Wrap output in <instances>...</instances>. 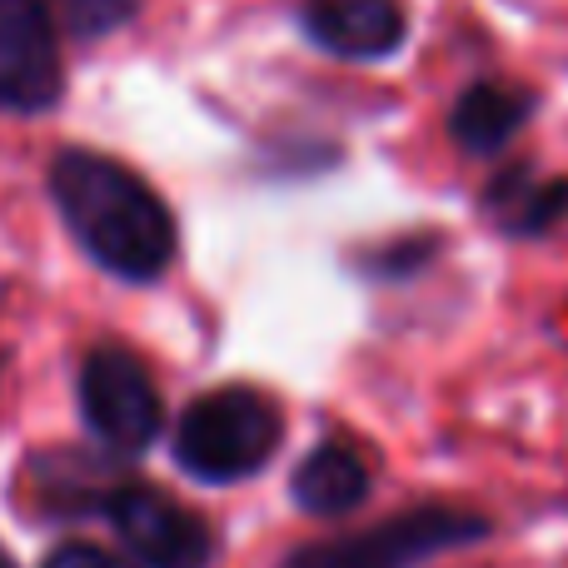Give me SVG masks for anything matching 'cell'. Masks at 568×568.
<instances>
[{
  "mask_svg": "<svg viewBox=\"0 0 568 568\" xmlns=\"http://www.w3.org/2000/svg\"><path fill=\"white\" fill-rule=\"evenodd\" d=\"M50 200L90 265L125 284H155L180 250V230L155 185L100 150H60Z\"/></svg>",
  "mask_w": 568,
  "mask_h": 568,
  "instance_id": "obj_1",
  "label": "cell"
},
{
  "mask_svg": "<svg viewBox=\"0 0 568 568\" xmlns=\"http://www.w3.org/2000/svg\"><path fill=\"white\" fill-rule=\"evenodd\" d=\"M284 444V409L255 384H220L180 409L170 454L195 484L230 489L270 469Z\"/></svg>",
  "mask_w": 568,
  "mask_h": 568,
  "instance_id": "obj_2",
  "label": "cell"
},
{
  "mask_svg": "<svg viewBox=\"0 0 568 568\" xmlns=\"http://www.w3.org/2000/svg\"><path fill=\"white\" fill-rule=\"evenodd\" d=\"M494 534L479 509L459 504H414L389 519L334 539H310L284 554V568H419L449 549H469Z\"/></svg>",
  "mask_w": 568,
  "mask_h": 568,
  "instance_id": "obj_3",
  "label": "cell"
},
{
  "mask_svg": "<svg viewBox=\"0 0 568 568\" xmlns=\"http://www.w3.org/2000/svg\"><path fill=\"white\" fill-rule=\"evenodd\" d=\"M75 399H80L85 434L100 444V454H110L120 464L150 454L155 439L165 434L160 384L145 369V359L135 349H125V344H95L80 359Z\"/></svg>",
  "mask_w": 568,
  "mask_h": 568,
  "instance_id": "obj_4",
  "label": "cell"
},
{
  "mask_svg": "<svg viewBox=\"0 0 568 568\" xmlns=\"http://www.w3.org/2000/svg\"><path fill=\"white\" fill-rule=\"evenodd\" d=\"M100 519L115 529L135 568H210L215 564V529L200 509L180 504L160 484L135 474L115 484L100 504Z\"/></svg>",
  "mask_w": 568,
  "mask_h": 568,
  "instance_id": "obj_5",
  "label": "cell"
},
{
  "mask_svg": "<svg viewBox=\"0 0 568 568\" xmlns=\"http://www.w3.org/2000/svg\"><path fill=\"white\" fill-rule=\"evenodd\" d=\"M65 95L60 30L40 0H0V110L45 115Z\"/></svg>",
  "mask_w": 568,
  "mask_h": 568,
  "instance_id": "obj_6",
  "label": "cell"
},
{
  "mask_svg": "<svg viewBox=\"0 0 568 568\" xmlns=\"http://www.w3.org/2000/svg\"><path fill=\"white\" fill-rule=\"evenodd\" d=\"M125 479L120 459L90 449H30L20 469L16 504L36 524H80L100 519V504Z\"/></svg>",
  "mask_w": 568,
  "mask_h": 568,
  "instance_id": "obj_7",
  "label": "cell"
},
{
  "mask_svg": "<svg viewBox=\"0 0 568 568\" xmlns=\"http://www.w3.org/2000/svg\"><path fill=\"white\" fill-rule=\"evenodd\" d=\"M300 30L314 50L354 65H374L404 50L409 10L399 0H304Z\"/></svg>",
  "mask_w": 568,
  "mask_h": 568,
  "instance_id": "obj_8",
  "label": "cell"
},
{
  "mask_svg": "<svg viewBox=\"0 0 568 568\" xmlns=\"http://www.w3.org/2000/svg\"><path fill=\"white\" fill-rule=\"evenodd\" d=\"M534 90L509 80H474L449 105V140L474 160H494L519 140V130L534 120Z\"/></svg>",
  "mask_w": 568,
  "mask_h": 568,
  "instance_id": "obj_9",
  "label": "cell"
},
{
  "mask_svg": "<svg viewBox=\"0 0 568 568\" xmlns=\"http://www.w3.org/2000/svg\"><path fill=\"white\" fill-rule=\"evenodd\" d=\"M369 459L344 439H324L294 464L290 474V499L310 519H344L369 499Z\"/></svg>",
  "mask_w": 568,
  "mask_h": 568,
  "instance_id": "obj_10",
  "label": "cell"
},
{
  "mask_svg": "<svg viewBox=\"0 0 568 568\" xmlns=\"http://www.w3.org/2000/svg\"><path fill=\"white\" fill-rule=\"evenodd\" d=\"M479 210L489 225H499L514 240L549 235L554 225L568 220V175H539L534 165H504L484 185Z\"/></svg>",
  "mask_w": 568,
  "mask_h": 568,
  "instance_id": "obj_11",
  "label": "cell"
},
{
  "mask_svg": "<svg viewBox=\"0 0 568 568\" xmlns=\"http://www.w3.org/2000/svg\"><path fill=\"white\" fill-rule=\"evenodd\" d=\"M50 26L70 40H105L120 26H130L140 0H40Z\"/></svg>",
  "mask_w": 568,
  "mask_h": 568,
  "instance_id": "obj_12",
  "label": "cell"
},
{
  "mask_svg": "<svg viewBox=\"0 0 568 568\" xmlns=\"http://www.w3.org/2000/svg\"><path fill=\"white\" fill-rule=\"evenodd\" d=\"M434 255H439V235H434V230H424L419 240H399V245H389V250H374V255H369V275L404 280V275H414V270L429 265Z\"/></svg>",
  "mask_w": 568,
  "mask_h": 568,
  "instance_id": "obj_13",
  "label": "cell"
},
{
  "mask_svg": "<svg viewBox=\"0 0 568 568\" xmlns=\"http://www.w3.org/2000/svg\"><path fill=\"white\" fill-rule=\"evenodd\" d=\"M40 568H135V564L110 554V549H100V544H90V539H65L40 559Z\"/></svg>",
  "mask_w": 568,
  "mask_h": 568,
  "instance_id": "obj_14",
  "label": "cell"
},
{
  "mask_svg": "<svg viewBox=\"0 0 568 568\" xmlns=\"http://www.w3.org/2000/svg\"><path fill=\"white\" fill-rule=\"evenodd\" d=\"M0 568H20L16 559H10V549H6V544H0Z\"/></svg>",
  "mask_w": 568,
  "mask_h": 568,
  "instance_id": "obj_15",
  "label": "cell"
}]
</instances>
